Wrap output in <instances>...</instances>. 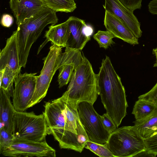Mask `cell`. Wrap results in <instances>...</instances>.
Listing matches in <instances>:
<instances>
[{
    "label": "cell",
    "mask_w": 157,
    "mask_h": 157,
    "mask_svg": "<svg viewBox=\"0 0 157 157\" xmlns=\"http://www.w3.org/2000/svg\"><path fill=\"white\" fill-rule=\"evenodd\" d=\"M12 134L15 139L35 142L45 140L48 134L44 114L33 112L15 111L13 120Z\"/></svg>",
    "instance_id": "8992f818"
},
{
    "label": "cell",
    "mask_w": 157,
    "mask_h": 157,
    "mask_svg": "<svg viewBox=\"0 0 157 157\" xmlns=\"http://www.w3.org/2000/svg\"><path fill=\"white\" fill-rule=\"evenodd\" d=\"M144 139L145 145V152L155 157L157 155V132Z\"/></svg>",
    "instance_id": "d4e9b609"
},
{
    "label": "cell",
    "mask_w": 157,
    "mask_h": 157,
    "mask_svg": "<svg viewBox=\"0 0 157 157\" xmlns=\"http://www.w3.org/2000/svg\"><path fill=\"white\" fill-rule=\"evenodd\" d=\"M114 37H115L112 33L108 30H98L93 36V38L97 42L100 47L105 49L108 48L111 45L115 44L113 40Z\"/></svg>",
    "instance_id": "603a6c76"
},
{
    "label": "cell",
    "mask_w": 157,
    "mask_h": 157,
    "mask_svg": "<svg viewBox=\"0 0 157 157\" xmlns=\"http://www.w3.org/2000/svg\"><path fill=\"white\" fill-rule=\"evenodd\" d=\"M80 121L90 140L105 144L110 133L104 126L99 115L91 103L82 102L77 107Z\"/></svg>",
    "instance_id": "ba28073f"
},
{
    "label": "cell",
    "mask_w": 157,
    "mask_h": 157,
    "mask_svg": "<svg viewBox=\"0 0 157 157\" xmlns=\"http://www.w3.org/2000/svg\"><path fill=\"white\" fill-rule=\"evenodd\" d=\"M98 95L97 75L84 56L75 66L67 89L61 97L69 103L77 107L82 102L93 105Z\"/></svg>",
    "instance_id": "3957f363"
},
{
    "label": "cell",
    "mask_w": 157,
    "mask_h": 157,
    "mask_svg": "<svg viewBox=\"0 0 157 157\" xmlns=\"http://www.w3.org/2000/svg\"><path fill=\"white\" fill-rule=\"evenodd\" d=\"M149 11L153 15H157V0L151 1L148 5Z\"/></svg>",
    "instance_id": "f546056e"
},
{
    "label": "cell",
    "mask_w": 157,
    "mask_h": 157,
    "mask_svg": "<svg viewBox=\"0 0 157 157\" xmlns=\"http://www.w3.org/2000/svg\"></svg>",
    "instance_id": "d6a6232c"
},
{
    "label": "cell",
    "mask_w": 157,
    "mask_h": 157,
    "mask_svg": "<svg viewBox=\"0 0 157 157\" xmlns=\"http://www.w3.org/2000/svg\"><path fill=\"white\" fill-rule=\"evenodd\" d=\"M14 139L12 133L7 131L3 127L0 129V152L8 147Z\"/></svg>",
    "instance_id": "484cf974"
},
{
    "label": "cell",
    "mask_w": 157,
    "mask_h": 157,
    "mask_svg": "<svg viewBox=\"0 0 157 157\" xmlns=\"http://www.w3.org/2000/svg\"><path fill=\"white\" fill-rule=\"evenodd\" d=\"M75 62L74 63L63 65L59 68V72L57 81L59 88L67 85L70 82L74 70V65Z\"/></svg>",
    "instance_id": "7402d4cb"
},
{
    "label": "cell",
    "mask_w": 157,
    "mask_h": 157,
    "mask_svg": "<svg viewBox=\"0 0 157 157\" xmlns=\"http://www.w3.org/2000/svg\"><path fill=\"white\" fill-rule=\"evenodd\" d=\"M13 21V17L11 15L5 14L2 16L1 23L3 26L9 27L12 25Z\"/></svg>",
    "instance_id": "f1b7e54d"
},
{
    "label": "cell",
    "mask_w": 157,
    "mask_h": 157,
    "mask_svg": "<svg viewBox=\"0 0 157 157\" xmlns=\"http://www.w3.org/2000/svg\"><path fill=\"white\" fill-rule=\"evenodd\" d=\"M9 3L17 25L47 7L42 0H10Z\"/></svg>",
    "instance_id": "4fadbf2b"
},
{
    "label": "cell",
    "mask_w": 157,
    "mask_h": 157,
    "mask_svg": "<svg viewBox=\"0 0 157 157\" xmlns=\"http://www.w3.org/2000/svg\"><path fill=\"white\" fill-rule=\"evenodd\" d=\"M103 6L105 11L120 19L136 37L138 39L141 36L140 23L133 11L125 6L119 0H105Z\"/></svg>",
    "instance_id": "8fae6325"
},
{
    "label": "cell",
    "mask_w": 157,
    "mask_h": 157,
    "mask_svg": "<svg viewBox=\"0 0 157 157\" xmlns=\"http://www.w3.org/2000/svg\"><path fill=\"white\" fill-rule=\"evenodd\" d=\"M62 48L52 45L48 55L43 59V67L37 76L35 90L28 108L40 102L46 96L52 78L59 68V59Z\"/></svg>",
    "instance_id": "52a82bcc"
},
{
    "label": "cell",
    "mask_w": 157,
    "mask_h": 157,
    "mask_svg": "<svg viewBox=\"0 0 157 157\" xmlns=\"http://www.w3.org/2000/svg\"><path fill=\"white\" fill-rule=\"evenodd\" d=\"M84 30L86 35L89 37L90 36L93 32V28L91 26L87 25L84 27Z\"/></svg>",
    "instance_id": "4dcf8cb0"
},
{
    "label": "cell",
    "mask_w": 157,
    "mask_h": 157,
    "mask_svg": "<svg viewBox=\"0 0 157 157\" xmlns=\"http://www.w3.org/2000/svg\"><path fill=\"white\" fill-rule=\"evenodd\" d=\"M104 24L106 29L111 32L115 37L132 45L139 44L138 38L117 17L105 11Z\"/></svg>",
    "instance_id": "9a60e30c"
},
{
    "label": "cell",
    "mask_w": 157,
    "mask_h": 157,
    "mask_svg": "<svg viewBox=\"0 0 157 157\" xmlns=\"http://www.w3.org/2000/svg\"><path fill=\"white\" fill-rule=\"evenodd\" d=\"M56 12L46 7L17 25L16 30L20 65L25 68L33 44L48 25H55L58 19Z\"/></svg>",
    "instance_id": "277c9868"
},
{
    "label": "cell",
    "mask_w": 157,
    "mask_h": 157,
    "mask_svg": "<svg viewBox=\"0 0 157 157\" xmlns=\"http://www.w3.org/2000/svg\"><path fill=\"white\" fill-rule=\"evenodd\" d=\"M66 21L70 31L66 47L81 51L90 39L84 32L86 24L84 20L74 16L70 17Z\"/></svg>",
    "instance_id": "5bb4252c"
},
{
    "label": "cell",
    "mask_w": 157,
    "mask_h": 157,
    "mask_svg": "<svg viewBox=\"0 0 157 157\" xmlns=\"http://www.w3.org/2000/svg\"><path fill=\"white\" fill-rule=\"evenodd\" d=\"M0 153L4 156L14 157L56 156L55 150L46 140L35 142L14 139Z\"/></svg>",
    "instance_id": "9c48e42d"
},
{
    "label": "cell",
    "mask_w": 157,
    "mask_h": 157,
    "mask_svg": "<svg viewBox=\"0 0 157 157\" xmlns=\"http://www.w3.org/2000/svg\"><path fill=\"white\" fill-rule=\"evenodd\" d=\"M152 53L155 55L156 59V62L154 64L153 67H157V47L153 49Z\"/></svg>",
    "instance_id": "1f68e13d"
},
{
    "label": "cell",
    "mask_w": 157,
    "mask_h": 157,
    "mask_svg": "<svg viewBox=\"0 0 157 157\" xmlns=\"http://www.w3.org/2000/svg\"><path fill=\"white\" fill-rule=\"evenodd\" d=\"M105 144L114 157H134L145 151L144 139L134 125L117 128Z\"/></svg>",
    "instance_id": "5b68a950"
},
{
    "label": "cell",
    "mask_w": 157,
    "mask_h": 157,
    "mask_svg": "<svg viewBox=\"0 0 157 157\" xmlns=\"http://www.w3.org/2000/svg\"><path fill=\"white\" fill-rule=\"evenodd\" d=\"M36 73H20L15 79L12 96L16 111L24 112L28 108L33 95L37 76Z\"/></svg>",
    "instance_id": "30bf717a"
},
{
    "label": "cell",
    "mask_w": 157,
    "mask_h": 157,
    "mask_svg": "<svg viewBox=\"0 0 157 157\" xmlns=\"http://www.w3.org/2000/svg\"><path fill=\"white\" fill-rule=\"evenodd\" d=\"M44 114L48 134H52L61 149L81 152L88 136L80 120L77 107L61 97L46 102Z\"/></svg>",
    "instance_id": "6da1fadb"
},
{
    "label": "cell",
    "mask_w": 157,
    "mask_h": 157,
    "mask_svg": "<svg viewBox=\"0 0 157 157\" xmlns=\"http://www.w3.org/2000/svg\"><path fill=\"white\" fill-rule=\"evenodd\" d=\"M97 79L98 94L106 113L118 128L127 114L128 105L121 78L106 56L102 60Z\"/></svg>",
    "instance_id": "7a4b0ae2"
},
{
    "label": "cell",
    "mask_w": 157,
    "mask_h": 157,
    "mask_svg": "<svg viewBox=\"0 0 157 157\" xmlns=\"http://www.w3.org/2000/svg\"><path fill=\"white\" fill-rule=\"evenodd\" d=\"M7 67L17 76L21 73L16 31L6 41L5 47L0 53V71Z\"/></svg>",
    "instance_id": "7c38bea8"
},
{
    "label": "cell",
    "mask_w": 157,
    "mask_h": 157,
    "mask_svg": "<svg viewBox=\"0 0 157 157\" xmlns=\"http://www.w3.org/2000/svg\"><path fill=\"white\" fill-rule=\"evenodd\" d=\"M100 117L104 126L110 133L117 128L109 117L106 113H105L102 115H100Z\"/></svg>",
    "instance_id": "83f0119b"
},
{
    "label": "cell",
    "mask_w": 157,
    "mask_h": 157,
    "mask_svg": "<svg viewBox=\"0 0 157 157\" xmlns=\"http://www.w3.org/2000/svg\"><path fill=\"white\" fill-rule=\"evenodd\" d=\"M47 7L56 12L70 13L76 8V4L73 0H42Z\"/></svg>",
    "instance_id": "ffe728a7"
},
{
    "label": "cell",
    "mask_w": 157,
    "mask_h": 157,
    "mask_svg": "<svg viewBox=\"0 0 157 157\" xmlns=\"http://www.w3.org/2000/svg\"><path fill=\"white\" fill-rule=\"evenodd\" d=\"M10 97L6 91L0 88V127H3L6 130L12 133L13 117L16 111Z\"/></svg>",
    "instance_id": "2e32d148"
},
{
    "label": "cell",
    "mask_w": 157,
    "mask_h": 157,
    "mask_svg": "<svg viewBox=\"0 0 157 157\" xmlns=\"http://www.w3.org/2000/svg\"><path fill=\"white\" fill-rule=\"evenodd\" d=\"M157 105L144 99L139 98L135 103L132 114L134 115L136 121H139L150 115Z\"/></svg>",
    "instance_id": "d6986e66"
},
{
    "label": "cell",
    "mask_w": 157,
    "mask_h": 157,
    "mask_svg": "<svg viewBox=\"0 0 157 157\" xmlns=\"http://www.w3.org/2000/svg\"><path fill=\"white\" fill-rule=\"evenodd\" d=\"M139 98L144 99L157 105V82L150 91L140 95Z\"/></svg>",
    "instance_id": "4316f807"
},
{
    "label": "cell",
    "mask_w": 157,
    "mask_h": 157,
    "mask_svg": "<svg viewBox=\"0 0 157 157\" xmlns=\"http://www.w3.org/2000/svg\"><path fill=\"white\" fill-rule=\"evenodd\" d=\"M17 76L8 67H6L0 71V87L6 91L12 97L14 89L13 84Z\"/></svg>",
    "instance_id": "44dd1931"
},
{
    "label": "cell",
    "mask_w": 157,
    "mask_h": 157,
    "mask_svg": "<svg viewBox=\"0 0 157 157\" xmlns=\"http://www.w3.org/2000/svg\"><path fill=\"white\" fill-rule=\"evenodd\" d=\"M134 126L144 139L157 132V105L152 113L144 119L133 122Z\"/></svg>",
    "instance_id": "ac0fdd59"
},
{
    "label": "cell",
    "mask_w": 157,
    "mask_h": 157,
    "mask_svg": "<svg viewBox=\"0 0 157 157\" xmlns=\"http://www.w3.org/2000/svg\"><path fill=\"white\" fill-rule=\"evenodd\" d=\"M84 148L101 157H114L105 144H101L89 140L87 142Z\"/></svg>",
    "instance_id": "cb8c5ba5"
},
{
    "label": "cell",
    "mask_w": 157,
    "mask_h": 157,
    "mask_svg": "<svg viewBox=\"0 0 157 157\" xmlns=\"http://www.w3.org/2000/svg\"><path fill=\"white\" fill-rule=\"evenodd\" d=\"M70 34L69 29L66 21L59 24L51 25L45 32L46 43L50 41L52 45L66 48Z\"/></svg>",
    "instance_id": "e0dca14e"
}]
</instances>
